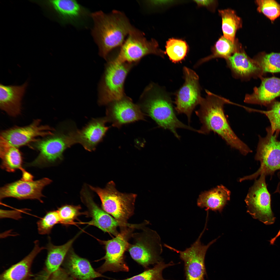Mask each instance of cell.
<instances>
[{
	"label": "cell",
	"instance_id": "1",
	"mask_svg": "<svg viewBox=\"0 0 280 280\" xmlns=\"http://www.w3.org/2000/svg\"><path fill=\"white\" fill-rule=\"evenodd\" d=\"M207 95L202 97L199 109L195 111L202 124L198 133L205 135L211 132L217 134L231 148L245 156L252 151L236 135L225 115V105L228 100L206 90Z\"/></svg>",
	"mask_w": 280,
	"mask_h": 280
},
{
	"label": "cell",
	"instance_id": "2",
	"mask_svg": "<svg viewBox=\"0 0 280 280\" xmlns=\"http://www.w3.org/2000/svg\"><path fill=\"white\" fill-rule=\"evenodd\" d=\"M91 17L94 22L92 36L100 55L107 60L110 53L122 46L134 27L124 13L118 10L108 14L97 11Z\"/></svg>",
	"mask_w": 280,
	"mask_h": 280
},
{
	"label": "cell",
	"instance_id": "3",
	"mask_svg": "<svg viewBox=\"0 0 280 280\" xmlns=\"http://www.w3.org/2000/svg\"><path fill=\"white\" fill-rule=\"evenodd\" d=\"M137 104L141 110L150 116L160 127L170 131L178 139L177 129L181 128L198 132L177 118L170 96L162 87L151 83L144 89Z\"/></svg>",
	"mask_w": 280,
	"mask_h": 280
},
{
	"label": "cell",
	"instance_id": "4",
	"mask_svg": "<svg viewBox=\"0 0 280 280\" xmlns=\"http://www.w3.org/2000/svg\"><path fill=\"white\" fill-rule=\"evenodd\" d=\"M58 129L53 135L34 142L33 146L39 153L31 165H39L60 159L66 149L77 143L78 129L74 123L64 122Z\"/></svg>",
	"mask_w": 280,
	"mask_h": 280
},
{
	"label": "cell",
	"instance_id": "5",
	"mask_svg": "<svg viewBox=\"0 0 280 280\" xmlns=\"http://www.w3.org/2000/svg\"><path fill=\"white\" fill-rule=\"evenodd\" d=\"M148 222L145 221L138 224L139 230L133 231L131 237L133 241L131 243L129 241L127 250L133 260L147 269L151 265L162 261L160 237L156 231L145 226Z\"/></svg>",
	"mask_w": 280,
	"mask_h": 280
},
{
	"label": "cell",
	"instance_id": "6",
	"mask_svg": "<svg viewBox=\"0 0 280 280\" xmlns=\"http://www.w3.org/2000/svg\"><path fill=\"white\" fill-rule=\"evenodd\" d=\"M89 187L99 196L103 209L115 219L120 227L129 225L128 220L134 214L136 194L120 192L112 181L104 188L91 186Z\"/></svg>",
	"mask_w": 280,
	"mask_h": 280
},
{
	"label": "cell",
	"instance_id": "7",
	"mask_svg": "<svg viewBox=\"0 0 280 280\" xmlns=\"http://www.w3.org/2000/svg\"><path fill=\"white\" fill-rule=\"evenodd\" d=\"M107 60L99 86L98 103L100 105H107L125 95V81L128 74L135 65L120 62L111 58Z\"/></svg>",
	"mask_w": 280,
	"mask_h": 280
},
{
	"label": "cell",
	"instance_id": "8",
	"mask_svg": "<svg viewBox=\"0 0 280 280\" xmlns=\"http://www.w3.org/2000/svg\"><path fill=\"white\" fill-rule=\"evenodd\" d=\"M135 227V224H130L127 226L121 227L120 232L114 238L107 241L99 240L104 245L106 253L103 257L95 261L105 260L101 265L96 269L97 272L102 274L107 271H129V267L125 260L124 254L127 250Z\"/></svg>",
	"mask_w": 280,
	"mask_h": 280
},
{
	"label": "cell",
	"instance_id": "9",
	"mask_svg": "<svg viewBox=\"0 0 280 280\" xmlns=\"http://www.w3.org/2000/svg\"><path fill=\"white\" fill-rule=\"evenodd\" d=\"M112 58L121 62L136 65L144 57L153 54L163 58L165 51L160 49L157 41L152 39L148 40L143 32L134 27Z\"/></svg>",
	"mask_w": 280,
	"mask_h": 280
},
{
	"label": "cell",
	"instance_id": "10",
	"mask_svg": "<svg viewBox=\"0 0 280 280\" xmlns=\"http://www.w3.org/2000/svg\"><path fill=\"white\" fill-rule=\"evenodd\" d=\"M266 130L265 137L258 136L255 157L256 160L260 162V167L253 174L240 178V182L255 179L262 174L271 177L276 171L280 170V141L277 139L279 135L273 133L270 126L267 127Z\"/></svg>",
	"mask_w": 280,
	"mask_h": 280
},
{
	"label": "cell",
	"instance_id": "11",
	"mask_svg": "<svg viewBox=\"0 0 280 280\" xmlns=\"http://www.w3.org/2000/svg\"><path fill=\"white\" fill-rule=\"evenodd\" d=\"M265 177L261 174L249 188L245 201L247 212L254 219L269 225L274 223L276 218L271 208L270 195L267 187Z\"/></svg>",
	"mask_w": 280,
	"mask_h": 280
},
{
	"label": "cell",
	"instance_id": "12",
	"mask_svg": "<svg viewBox=\"0 0 280 280\" xmlns=\"http://www.w3.org/2000/svg\"><path fill=\"white\" fill-rule=\"evenodd\" d=\"M206 225L196 240L188 248L184 251L178 250L166 244L164 247L179 253L184 262L185 280H205L206 275L205 263L206 252L210 246L217 239L210 242L207 245L202 244L200 239L206 229Z\"/></svg>",
	"mask_w": 280,
	"mask_h": 280
},
{
	"label": "cell",
	"instance_id": "13",
	"mask_svg": "<svg viewBox=\"0 0 280 280\" xmlns=\"http://www.w3.org/2000/svg\"><path fill=\"white\" fill-rule=\"evenodd\" d=\"M183 72L185 82L176 94L175 109L178 114L186 115L189 123L192 112L199 104L202 97L198 75L193 70L186 67H184Z\"/></svg>",
	"mask_w": 280,
	"mask_h": 280
},
{
	"label": "cell",
	"instance_id": "14",
	"mask_svg": "<svg viewBox=\"0 0 280 280\" xmlns=\"http://www.w3.org/2000/svg\"><path fill=\"white\" fill-rule=\"evenodd\" d=\"M55 130L47 125L41 124V120L37 119L27 126L15 127L3 131L1 132L0 137L18 148L36 141L37 137L51 135Z\"/></svg>",
	"mask_w": 280,
	"mask_h": 280
},
{
	"label": "cell",
	"instance_id": "15",
	"mask_svg": "<svg viewBox=\"0 0 280 280\" xmlns=\"http://www.w3.org/2000/svg\"><path fill=\"white\" fill-rule=\"evenodd\" d=\"M106 114L107 122L117 128L144 118V114L139 106L126 95L108 104Z\"/></svg>",
	"mask_w": 280,
	"mask_h": 280
},
{
	"label": "cell",
	"instance_id": "16",
	"mask_svg": "<svg viewBox=\"0 0 280 280\" xmlns=\"http://www.w3.org/2000/svg\"><path fill=\"white\" fill-rule=\"evenodd\" d=\"M51 182L49 179L44 178L36 181L21 179L8 184L1 188L0 199L13 197L19 199H36L42 202V190Z\"/></svg>",
	"mask_w": 280,
	"mask_h": 280
},
{
	"label": "cell",
	"instance_id": "17",
	"mask_svg": "<svg viewBox=\"0 0 280 280\" xmlns=\"http://www.w3.org/2000/svg\"><path fill=\"white\" fill-rule=\"evenodd\" d=\"M233 77L243 81L260 79L264 75L259 65L241 48L226 60Z\"/></svg>",
	"mask_w": 280,
	"mask_h": 280
},
{
	"label": "cell",
	"instance_id": "18",
	"mask_svg": "<svg viewBox=\"0 0 280 280\" xmlns=\"http://www.w3.org/2000/svg\"><path fill=\"white\" fill-rule=\"evenodd\" d=\"M83 201L88 210L91 220L88 222H80L95 226L104 232L111 234L115 236L119 233L117 228L120 225L115 219L101 208L94 202L87 191L82 192Z\"/></svg>",
	"mask_w": 280,
	"mask_h": 280
},
{
	"label": "cell",
	"instance_id": "19",
	"mask_svg": "<svg viewBox=\"0 0 280 280\" xmlns=\"http://www.w3.org/2000/svg\"><path fill=\"white\" fill-rule=\"evenodd\" d=\"M261 83L255 87L252 93L245 95L244 102L247 104L268 107L280 96V78L275 77L260 79Z\"/></svg>",
	"mask_w": 280,
	"mask_h": 280
},
{
	"label": "cell",
	"instance_id": "20",
	"mask_svg": "<svg viewBox=\"0 0 280 280\" xmlns=\"http://www.w3.org/2000/svg\"><path fill=\"white\" fill-rule=\"evenodd\" d=\"M61 266L69 274L78 280H94L98 277H106L95 270L88 260L78 255L72 248Z\"/></svg>",
	"mask_w": 280,
	"mask_h": 280
},
{
	"label": "cell",
	"instance_id": "21",
	"mask_svg": "<svg viewBox=\"0 0 280 280\" xmlns=\"http://www.w3.org/2000/svg\"><path fill=\"white\" fill-rule=\"evenodd\" d=\"M107 122L106 117L93 119L81 130H78L77 143L88 151L95 150L109 128L106 125Z\"/></svg>",
	"mask_w": 280,
	"mask_h": 280
},
{
	"label": "cell",
	"instance_id": "22",
	"mask_svg": "<svg viewBox=\"0 0 280 280\" xmlns=\"http://www.w3.org/2000/svg\"><path fill=\"white\" fill-rule=\"evenodd\" d=\"M79 234L65 244L56 246L51 242L49 237L46 248L47 255L43 269L35 275L37 280H45L60 267L72 244Z\"/></svg>",
	"mask_w": 280,
	"mask_h": 280
},
{
	"label": "cell",
	"instance_id": "23",
	"mask_svg": "<svg viewBox=\"0 0 280 280\" xmlns=\"http://www.w3.org/2000/svg\"><path fill=\"white\" fill-rule=\"evenodd\" d=\"M51 3L64 24L77 25L91 16L86 9L75 1L52 0Z\"/></svg>",
	"mask_w": 280,
	"mask_h": 280
},
{
	"label": "cell",
	"instance_id": "24",
	"mask_svg": "<svg viewBox=\"0 0 280 280\" xmlns=\"http://www.w3.org/2000/svg\"><path fill=\"white\" fill-rule=\"evenodd\" d=\"M27 83L20 86L0 85V108L9 115L17 116L21 112V101Z\"/></svg>",
	"mask_w": 280,
	"mask_h": 280
},
{
	"label": "cell",
	"instance_id": "25",
	"mask_svg": "<svg viewBox=\"0 0 280 280\" xmlns=\"http://www.w3.org/2000/svg\"><path fill=\"white\" fill-rule=\"evenodd\" d=\"M34 243L33 249L28 255L1 274L0 280H32L31 268L33 261L37 255L45 248L39 246L38 240L35 241Z\"/></svg>",
	"mask_w": 280,
	"mask_h": 280
},
{
	"label": "cell",
	"instance_id": "26",
	"mask_svg": "<svg viewBox=\"0 0 280 280\" xmlns=\"http://www.w3.org/2000/svg\"><path fill=\"white\" fill-rule=\"evenodd\" d=\"M230 192L221 185L201 194L197 200V205L201 208L221 212L230 199Z\"/></svg>",
	"mask_w": 280,
	"mask_h": 280
},
{
	"label": "cell",
	"instance_id": "27",
	"mask_svg": "<svg viewBox=\"0 0 280 280\" xmlns=\"http://www.w3.org/2000/svg\"><path fill=\"white\" fill-rule=\"evenodd\" d=\"M0 156L1 168L9 172L20 169L25 171L22 167V159L18 148L9 143L2 137L0 140Z\"/></svg>",
	"mask_w": 280,
	"mask_h": 280
},
{
	"label": "cell",
	"instance_id": "28",
	"mask_svg": "<svg viewBox=\"0 0 280 280\" xmlns=\"http://www.w3.org/2000/svg\"><path fill=\"white\" fill-rule=\"evenodd\" d=\"M241 48L236 40L234 42L223 36H221L212 48V54L200 59L196 64L195 67H197L215 58H223L226 60Z\"/></svg>",
	"mask_w": 280,
	"mask_h": 280
},
{
	"label": "cell",
	"instance_id": "29",
	"mask_svg": "<svg viewBox=\"0 0 280 280\" xmlns=\"http://www.w3.org/2000/svg\"><path fill=\"white\" fill-rule=\"evenodd\" d=\"M219 12L222 18V29L223 36L234 42L237 31L242 27L241 18L235 11L230 9L219 10Z\"/></svg>",
	"mask_w": 280,
	"mask_h": 280
},
{
	"label": "cell",
	"instance_id": "30",
	"mask_svg": "<svg viewBox=\"0 0 280 280\" xmlns=\"http://www.w3.org/2000/svg\"><path fill=\"white\" fill-rule=\"evenodd\" d=\"M188 50V46L186 41L172 38L166 42L165 52L172 62L176 63L184 59Z\"/></svg>",
	"mask_w": 280,
	"mask_h": 280
},
{
	"label": "cell",
	"instance_id": "31",
	"mask_svg": "<svg viewBox=\"0 0 280 280\" xmlns=\"http://www.w3.org/2000/svg\"><path fill=\"white\" fill-rule=\"evenodd\" d=\"M253 59L259 65L264 74L268 72H280V53L261 52Z\"/></svg>",
	"mask_w": 280,
	"mask_h": 280
},
{
	"label": "cell",
	"instance_id": "32",
	"mask_svg": "<svg viewBox=\"0 0 280 280\" xmlns=\"http://www.w3.org/2000/svg\"><path fill=\"white\" fill-rule=\"evenodd\" d=\"M174 264L172 261L165 263L162 261L155 264L153 267L148 269L142 273L132 277L123 279L113 280H170L163 277V271L165 268Z\"/></svg>",
	"mask_w": 280,
	"mask_h": 280
},
{
	"label": "cell",
	"instance_id": "33",
	"mask_svg": "<svg viewBox=\"0 0 280 280\" xmlns=\"http://www.w3.org/2000/svg\"><path fill=\"white\" fill-rule=\"evenodd\" d=\"M266 110H254L265 115L270 124L272 132L279 134L280 132V101L276 100L267 107Z\"/></svg>",
	"mask_w": 280,
	"mask_h": 280
},
{
	"label": "cell",
	"instance_id": "34",
	"mask_svg": "<svg viewBox=\"0 0 280 280\" xmlns=\"http://www.w3.org/2000/svg\"><path fill=\"white\" fill-rule=\"evenodd\" d=\"M81 207L80 205H66L59 208L57 210L60 220V223L67 225L76 224L74 221L78 217L82 214L87 215L86 212L80 211Z\"/></svg>",
	"mask_w": 280,
	"mask_h": 280
},
{
	"label": "cell",
	"instance_id": "35",
	"mask_svg": "<svg viewBox=\"0 0 280 280\" xmlns=\"http://www.w3.org/2000/svg\"><path fill=\"white\" fill-rule=\"evenodd\" d=\"M60 223L57 210L47 212L37 223L38 233L41 235L48 234L56 224Z\"/></svg>",
	"mask_w": 280,
	"mask_h": 280
},
{
	"label": "cell",
	"instance_id": "36",
	"mask_svg": "<svg viewBox=\"0 0 280 280\" xmlns=\"http://www.w3.org/2000/svg\"><path fill=\"white\" fill-rule=\"evenodd\" d=\"M257 10L263 13L271 21L280 16V4L274 0H257L256 1Z\"/></svg>",
	"mask_w": 280,
	"mask_h": 280
},
{
	"label": "cell",
	"instance_id": "37",
	"mask_svg": "<svg viewBox=\"0 0 280 280\" xmlns=\"http://www.w3.org/2000/svg\"><path fill=\"white\" fill-rule=\"evenodd\" d=\"M45 280H78L69 274L61 267Z\"/></svg>",
	"mask_w": 280,
	"mask_h": 280
},
{
	"label": "cell",
	"instance_id": "38",
	"mask_svg": "<svg viewBox=\"0 0 280 280\" xmlns=\"http://www.w3.org/2000/svg\"><path fill=\"white\" fill-rule=\"evenodd\" d=\"M194 2L199 6H205L208 8L213 7L216 3V1L212 0H194Z\"/></svg>",
	"mask_w": 280,
	"mask_h": 280
},
{
	"label": "cell",
	"instance_id": "39",
	"mask_svg": "<svg viewBox=\"0 0 280 280\" xmlns=\"http://www.w3.org/2000/svg\"><path fill=\"white\" fill-rule=\"evenodd\" d=\"M277 177L279 181L277 186V189L278 193L280 194V170L278 173Z\"/></svg>",
	"mask_w": 280,
	"mask_h": 280
},
{
	"label": "cell",
	"instance_id": "40",
	"mask_svg": "<svg viewBox=\"0 0 280 280\" xmlns=\"http://www.w3.org/2000/svg\"></svg>",
	"mask_w": 280,
	"mask_h": 280
}]
</instances>
